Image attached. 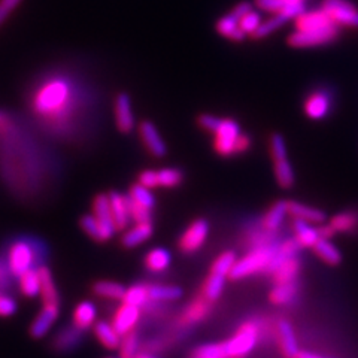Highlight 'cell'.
Masks as SVG:
<instances>
[{
    "label": "cell",
    "mask_w": 358,
    "mask_h": 358,
    "mask_svg": "<svg viewBox=\"0 0 358 358\" xmlns=\"http://www.w3.org/2000/svg\"><path fill=\"white\" fill-rule=\"evenodd\" d=\"M209 234V224L205 220H194L178 241V248L184 254H193L205 245Z\"/></svg>",
    "instance_id": "30bf717a"
},
{
    "label": "cell",
    "mask_w": 358,
    "mask_h": 358,
    "mask_svg": "<svg viewBox=\"0 0 358 358\" xmlns=\"http://www.w3.org/2000/svg\"><path fill=\"white\" fill-rule=\"evenodd\" d=\"M73 326L80 330H88L94 327L97 320V308L93 301L84 300L81 303H78L73 310Z\"/></svg>",
    "instance_id": "ffe728a7"
},
{
    "label": "cell",
    "mask_w": 358,
    "mask_h": 358,
    "mask_svg": "<svg viewBox=\"0 0 358 358\" xmlns=\"http://www.w3.org/2000/svg\"><path fill=\"white\" fill-rule=\"evenodd\" d=\"M139 318H141V308L122 301V305L117 309V312L114 313V318H112L110 322L114 324V327L121 336H124L134 330V327L138 326Z\"/></svg>",
    "instance_id": "5bb4252c"
},
{
    "label": "cell",
    "mask_w": 358,
    "mask_h": 358,
    "mask_svg": "<svg viewBox=\"0 0 358 358\" xmlns=\"http://www.w3.org/2000/svg\"><path fill=\"white\" fill-rule=\"evenodd\" d=\"M294 21H296V30H321V29L336 26L321 8L310 10V13L303 10V13L294 18Z\"/></svg>",
    "instance_id": "ac0fdd59"
},
{
    "label": "cell",
    "mask_w": 358,
    "mask_h": 358,
    "mask_svg": "<svg viewBox=\"0 0 358 358\" xmlns=\"http://www.w3.org/2000/svg\"><path fill=\"white\" fill-rule=\"evenodd\" d=\"M60 315V305H42L41 312L33 320L30 326V336L33 339H42L47 336Z\"/></svg>",
    "instance_id": "7c38bea8"
},
{
    "label": "cell",
    "mask_w": 358,
    "mask_h": 358,
    "mask_svg": "<svg viewBox=\"0 0 358 358\" xmlns=\"http://www.w3.org/2000/svg\"><path fill=\"white\" fill-rule=\"evenodd\" d=\"M93 293L106 300H122L126 293V287L115 281H97L93 285Z\"/></svg>",
    "instance_id": "1f68e13d"
},
{
    "label": "cell",
    "mask_w": 358,
    "mask_h": 358,
    "mask_svg": "<svg viewBox=\"0 0 358 358\" xmlns=\"http://www.w3.org/2000/svg\"><path fill=\"white\" fill-rule=\"evenodd\" d=\"M287 203H288V215L293 217L294 220H301L310 224H322V221L326 220V214L317 208L303 205L300 203V201H294V200H289Z\"/></svg>",
    "instance_id": "7402d4cb"
},
{
    "label": "cell",
    "mask_w": 358,
    "mask_h": 358,
    "mask_svg": "<svg viewBox=\"0 0 358 358\" xmlns=\"http://www.w3.org/2000/svg\"><path fill=\"white\" fill-rule=\"evenodd\" d=\"M148 296L152 301H172L182 296V289L176 285H151Z\"/></svg>",
    "instance_id": "8d00e7d4"
},
{
    "label": "cell",
    "mask_w": 358,
    "mask_h": 358,
    "mask_svg": "<svg viewBox=\"0 0 358 358\" xmlns=\"http://www.w3.org/2000/svg\"><path fill=\"white\" fill-rule=\"evenodd\" d=\"M259 326L255 322L248 321L242 324L233 338L226 341L229 358H245L248 355L259 341Z\"/></svg>",
    "instance_id": "5b68a950"
},
{
    "label": "cell",
    "mask_w": 358,
    "mask_h": 358,
    "mask_svg": "<svg viewBox=\"0 0 358 358\" xmlns=\"http://www.w3.org/2000/svg\"><path fill=\"white\" fill-rule=\"evenodd\" d=\"M152 222H136L134 227H130L124 236H122V245L126 248H136V246L147 242L152 236Z\"/></svg>",
    "instance_id": "603a6c76"
},
{
    "label": "cell",
    "mask_w": 358,
    "mask_h": 358,
    "mask_svg": "<svg viewBox=\"0 0 358 358\" xmlns=\"http://www.w3.org/2000/svg\"><path fill=\"white\" fill-rule=\"evenodd\" d=\"M236 254H234L233 251H226L220 254L215 262L212 263V267H210V272L212 273H218V275H222V276H230L233 267H234V263H236Z\"/></svg>",
    "instance_id": "f35d334b"
},
{
    "label": "cell",
    "mask_w": 358,
    "mask_h": 358,
    "mask_svg": "<svg viewBox=\"0 0 358 358\" xmlns=\"http://www.w3.org/2000/svg\"><path fill=\"white\" fill-rule=\"evenodd\" d=\"M72 88L63 80L45 84L36 94L35 109L41 115H59L71 103Z\"/></svg>",
    "instance_id": "6da1fadb"
},
{
    "label": "cell",
    "mask_w": 358,
    "mask_h": 358,
    "mask_svg": "<svg viewBox=\"0 0 358 358\" xmlns=\"http://www.w3.org/2000/svg\"><path fill=\"white\" fill-rule=\"evenodd\" d=\"M3 122H5V117H3V114H0V127L3 126Z\"/></svg>",
    "instance_id": "be15d7a7"
},
{
    "label": "cell",
    "mask_w": 358,
    "mask_h": 358,
    "mask_svg": "<svg viewBox=\"0 0 358 358\" xmlns=\"http://www.w3.org/2000/svg\"><path fill=\"white\" fill-rule=\"evenodd\" d=\"M129 197H130L133 201H136V203H139V205H142V206H145V208H148V209H151V210H152L154 206H155V197H154L151 189L147 188V187L141 185L139 182L134 184V185L130 188Z\"/></svg>",
    "instance_id": "b9f144b4"
},
{
    "label": "cell",
    "mask_w": 358,
    "mask_h": 358,
    "mask_svg": "<svg viewBox=\"0 0 358 358\" xmlns=\"http://www.w3.org/2000/svg\"><path fill=\"white\" fill-rule=\"evenodd\" d=\"M318 233H320V238H321V239L330 241V239L334 236L336 230L331 227V224H327V226H320V227H318Z\"/></svg>",
    "instance_id": "6f0895ef"
},
{
    "label": "cell",
    "mask_w": 358,
    "mask_h": 358,
    "mask_svg": "<svg viewBox=\"0 0 358 358\" xmlns=\"http://www.w3.org/2000/svg\"><path fill=\"white\" fill-rule=\"evenodd\" d=\"M288 215V203L285 200L281 201H276L275 205L271 206L266 212V215L263 218V229L266 231H275L279 227L282 226V222L285 220V217Z\"/></svg>",
    "instance_id": "83f0119b"
},
{
    "label": "cell",
    "mask_w": 358,
    "mask_h": 358,
    "mask_svg": "<svg viewBox=\"0 0 358 358\" xmlns=\"http://www.w3.org/2000/svg\"><path fill=\"white\" fill-rule=\"evenodd\" d=\"M36 248L26 239L15 241L8 251V271L14 276H20L35 267Z\"/></svg>",
    "instance_id": "277c9868"
},
{
    "label": "cell",
    "mask_w": 358,
    "mask_h": 358,
    "mask_svg": "<svg viewBox=\"0 0 358 358\" xmlns=\"http://www.w3.org/2000/svg\"><path fill=\"white\" fill-rule=\"evenodd\" d=\"M296 358H324V357H321L318 354H313V352H308V351H299Z\"/></svg>",
    "instance_id": "91938a15"
},
{
    "label": "cell",
    "mask_w": 358,
    "mask_h": 358,
    "mask_svg": "<svg viewBox=\"0 0 358 358\" xmlns=\"http://www.w3.org/2000/svg\"><path fill=\"white\" fill-rule=\"evenodd\" d=\"M313 250H315V254L322 262H326L330 266H338L342 260V254L338 250V246H334L327 239H320L313 246Z\"/></svg>",
    "instance_id": "836d02e7"
},
{
    "label": "cell",
    "mask_w": 358,
    "mask_h": 358,
    "mask_svg": "<svg viewBox=\"0 0 358 358\" xmlns=\"http://www.w3.org/2000/svg\"><path fill=\"white\" fill-rule=\"evenodd\" d=\"M278 341L279 348L287 358H296L299 354V345L296 339L294 329L288 321H279L278 324Z\"/></svg>",
    "instance_id": "44dd1931"
},
{
    "label": "cell",
    "mask_w": 358,
    "mask_h": 358,
    "mask_svg": "<svg viewBox=\"0 0 358 358\" xmlns=\"http://www.w3.org/2000/svg\"><path fill=\"white\" fill-rule=\"evenodd\" d=\"M294 233H296V241L299 242L300 246L303 248H313L315 243L321 239L318 227H313V224L301 221V220H294Z\"/></svg>",
    "instance_id": "f1b7e54d"
},
{
    "label": "cell",
    "mask_w": 358,
    "mask_h": 358,
    "mask_svg": "<svg viewBox=\"0 0 358 358\" xmlns=\"http://www.w3.org/2000/svg\"><path fill=\"white\" fill-rule=\"evenodd\" d=\"M333 106V93L329 88H317L308 94L303 102V110L308 118L313 121L324 120Z\"/></svg>",
    "instance_id": "ba28073f"
},
{
    "label": "cell",
    "mask_w": 358,
    "mask_h": 358,
    "mask_svg": "<svg viewBox=\"0 0 358 358\" xmlns=\"http://www.w3.org/2000/svg\"><path fill=\"white\" fill-rule=\"evenodd\" d=\"M18 288L20 293L27 299H35L41 294V278L38 267H33L18 276Z\"/></svg>",
    "instance_id": "484cf974"
},
{
    "label": "cell",
    "mask_w": 358,
    "mask_h": 358,
    "mask_svg": "<svg viewBox=\"0 0 358 358\" xmlns=\"http://www.w3.org/2000/svg\"><path fill=\"white\" fill-rule=\"evenodd\" d=\"M138 130H139V136H141L143 147L147 148V151L152 157L162 159V157L166 155L167 145H166L164 139L162 138L159 129H157L151 121H142Z\"/></svg>",
    "instance_id": "8fae6325"
},
{
    "label": "cell",
    "mask_w": 358,
    "mask_h": 358,
    "mask_svg": "<svg viewBox=\"0 0 358 358\" xmlns=\"http://www.w3.org/2000/svg\"><path fill=\"white\" fill-rule=\"evenodd\" d=\"M215 29H217V31L220 33V35H221L222 38H226V39L233 41V42H241V41H243L246 36H248V35H246V33L241 29L239 20L234 18L231 14H227V15L221 17V18L217 21Z\"/></svg>",
    "instance_id": "d4e9b609"
},
{
    "label": "cell",
    "mask_w": 358,
    "mask_h": 358,
    "mask_svg": "<svg viewBox=\"0 0 358 358\" xmlns=\"http://www.w3.org/2000/svg\"><path fill=\"white\" fill-rule=\"evenodd\" d=\"M109 203L117 230H126L131 221L129 196H122L117 192H112L109 194Z\"/></svg>",
    "instance_id": "9a60e30c"
},
{
    "label": "cell",
    "mask_w": 358,
    "mask_h": 358,
    "mask_svg": "<svg viewBox=\"0 0 358 358\" xmlns=\"http://www.w3.org/2000/svg\"><path fill=\"white\" fill-rule=\"evenodd\" d=\"M241 133V126L233 118H221L220 126L212 133L214 134V151L221 157H233Z\"/></svg>",
    "instance_id": "52a82bcc"
},
{
    "label": "cell",
    "mask_w": 358,
    "mask_h": 358,
    "mask_svg": "<svg viewBox=\"0 0 358 358\" xmlns=\"http://www.w3.org/2000/svg\"><path fill=\"white\" fill-rule=\"evenodd\" d=\"M263 22L262 20V15L257 13V10L251 9L248 10V13L243 14L241 18H239V26L241 29L246 33V35H254L255 30L260 27V24Z\"/></svg>",
    "instance_id": "ee69618b"
},
{
    "label": "cell",
    "mask_w": 358,
    "mask_h": 358,
    "mask_svg": "<svg viewBox=\"0 0 358 358\" xmlns=\"http://www.w3.org/2000/svg\"><path fill=\"white\" fill-rule=\"evenodd\" d=\"M299 242L296 239H288L284 241L281 245L276 248V255L275 259L282 260V259H289V257H296L299 251Z\"/></svg>",
    "instance_id": "c3c4849f"
},
{
    "label": "cell",
    "mask_w": 358,
    "mask_h": 358,
    "mask_svg": "<svg viewBox=\"0 0 358 358\" xmlns=\"http://www.w3.org/2000/svg\"><path fill=\"white\" fill-rule=\"evenodd\" d=\"M115 126L121 133H130L134 127V114L131 108V100L126 93H120L114 102Z\"/></svg>",
    "instance_id": "4fadbf2b"
},
{
    "label": "cell",
    "mask_w": 358,
    "mask_h": 358,
    "mask_svg": "<svg viewBox=\"0 0 358 358\" xmlns=\"http://www.w3.org/2000/svg\"><path fill=\"white\" fill-rule=\"evenodd\" d=\"M39 278H41V299L42 305H60V294L57 285L52 278L50 267L39 266L38 267Z\"/></svg>",
    "instance_id": "d6986e66"
},
{
    "label": "cell",
    "mask_w": 358,
    "mask_h": 358,
    "mask_svg": "<svg viewBox=\"0 0 358 358\" xmlns=\"http://www.w3.org/2000/svg\"><path fill=\"white\" fill-rule=\"evenodd\" d=\"M224 285H226V276L210 272V275L206 278V281L203 284V288H201V296L212 303V301L218 300L220 296L222 294Z\"/></svg>",
    "instance_id": "d6a6232c"
},
{
    "label": "cell",
    "mask_w": 358,
    "mask_h": 358,
    "mask_svg": "<svg viewBox=\"0 0 358 358\" xmlns=\"http://www.w3.org/2000/svg\"><path fill=\"white\" fill-rule=\"evenodd\" d=\"M321 9L339 29H358V8L350 0H322Z\"/></svg>",
    "instance_id": "8992f818"
},
{
    "label": "cell",
    "mask_w": 358,
    "mask_h": 358,
    "mask_svg": "<svg viewBox=\"0 0 358 358\" xmlns=\"http://www.w3.org/2000/svg\"><path fill=\"white\" fill-rule=\"evenodd\" d=\"M129 205H130V215L134 222L151 221V209L136 203V201H133L130 197H129Z\"/></svg>",
    "instance_id": "681fc988"
},
{
    "label": "cell",
    "mask_w": 358,
    "mask_h": 358,
    "mask_svg": "<svg viewBox=\"0 0 358 358\" xmlns=\"http://www.w3.org/2000/svg\"><path fill=\"white\" fill-rule=\"evenodd\" d=\"M273 173L279 187L285 189L291 188L296 182V175L288 157H279V159L273 160Z\"/></svg>",
    "instance_id": "f546056e"
},
{
    "label": "cell",
    "mask_w": 358,
    "mask_h": 358,
    "mask_svg": "<svg viewBox=\"0 0 358 358\" xmlns=\"http://www.w3.org/2000/svg\"><path fill=\"white\" fill-rule=\"evenodd\" d=\"M268 152H271L272 160L279 159V157H288L285 141L279 133H272L268 138Z\"/></svg>",
    "instance_id": "f6af8a7d"
},
{
    "label": "cell",
    "mask_w": 358,
    "mask_h": 358,
    "mask_svg": "<svg viewBox=\"0 0 358 358\" xmlns=\"http://www.w3.org/2000/svg\"><path fill=\"white\" fill-rule=\"evenodd\" d=\"M297 294V285L296 282H288V284H276V287L271 291L268 299L273 305L284 306L288 305L291 300H293Z\"/></svg>",
    "instance_id": "e575fe53"
},
{
    "label": "cell",
    "mask_w": 358,
    "mask_h": 358,
    "mask_svg": "<svg viewBox=\"0 0 358 358\" xmlns=\"http://www.w3.org/2000/svg\"><path fill=\"white\" fill-rule=\"evenodd\" d=\"M81 229L88 234L90 238L100 242V231H99V226H97V221L96 217L93 214L90 215H84L81 218Z\"/></svg>",
    "instance_id": "f907efd6"
},
{
    "label": "cell",
    "mask_w": 358,
    "mask_h": 358,
    "mask_svg": "<svg viewBox=\"0 0 358 358\" xmlns=\"http://www.w3.org/2000/svg\"><path fill=\"white\" fill-rule=\"evenodd\" d=\"M148 300H150L148 287H145V285H133L130 288H126L124 297H122L121 301H124V303H129V305L141 308L143 305H147Z\"/></svg>",
    "instance_id": "60d3db41"
},
{
    "label": "cell",
    "mask_w": 358,
    "mask_h": 358,
    "mask_svg": "<svg viewBox=\"0 0 358 358\" xmlns=\"http://www.w3.org/2000/svg\"><path fill=\"white\" fill-rule=\"evenodd\" d=\"M138 182L143 187H147L150 189H154V188H159V182H157V171H152V169H148V171H143L139 173V178H138Z\"/></svg>",
    "instance_id": "db71d44e"
},
{
    "label": "cell",
    "mask_w": 358,
    "mask_h": 358,
    "mask_svg": "<svg viewBox=\"0 0 358 358\" xmlns=\"http://www.w3.org/2000/svg\"><path fill=\"white\" fill-rule=\"evenodd\" d=\"M21 2L22 0H0V26L10 17Z\"/></svg>",
    "instance_id": "f5cc1de1"
},
{
    "label": "cell",
    "mask_w": 358,
    "mask_h": 358,
    "mask_svg": "<svg viewBox=\"0 0 358 358\" xmlns=\"http://www.w3.org/2000/svg\"><path fill=\"white\" fill-rule=\"evenodd\" d=\"M94 334L97 341L103 345L106 350H117L120 348L122 336L117 331L114 324L108 321H99L94 324Z\"/></svg>",
    "instance_id": "cb8c5ba5"
},
{
    "label": "cell",
    "mask_w": 358,
    "mask_h": 358,
    "mask_svg": "<svg viewBox=\"0 0 358 358\" xmlns=\"http://www.w3.org/2000/svg\"><path fill=\"white\" fill-rule=\"evenodd\" d=\"M275 255H276V248H273V246L271 245L259 246V248H255L254 251L243 255L242 259L236 260L233 271L230 273V278L243 279L264 271L268 272L275 260Z\"/></svg>",
    "instance_id": "7a4b0ae2"
},
{
    "label": "cell",
    "mask_w": 358,
    "mask_h": 358,
    "mask_svg": "<svg viewBox=\"0 0 358 358\" xmlns=\"http://www.w3.org/2000/svg\"><path fill=\"white\" fill-rule=\"evenodd\" d=\"M8 282V271L0 264V288H2Z\"/></svg>",
    "instance_id": "680465c9"
},
{
    "label": "cell",
    "mask_w": 358,
    "mask_h": 358,
    "mask_svg": "<svg viewBox=\"0 0 358 358\" xmlns=\"http://www.w3.org/2000/svg\"><path fill=\"white\" fill-rule=\"evenodd\" d=\"M341 35V29L338 26H331L321 30H296L291 33L287 39V43L291 48H315L329 45L334 42Z\"/></svg>",
    "instance_id": "3957f363"
},
{
    "label": "cell",
    "mask_w": 358,
    "mask_h": 358,
    "mask_svg": "<svg viewBox=\"0 0 358 358\" xmlns=\"http://www.w3.org/2000/svg\"><path fill=\"white\" fill-rule=\"evenodd\" d=\"M17 310H18L17 300L5 294L3 291H0V317L2 318L13 317V315H15Z\"/></svg>",
    "instance_id": "7dc6e473"
},
{
    "label": "cell",
    "mask_w": 358,
    "mask_h": 358,
    "mask_svg": "<svg viewBox=\"0 0 358 358\" xmlns=\"http://www.w3.org/2000/svg\"><path fill=\"white\" fill-rule=\"evenodd\" d=\"M289 5H305V0H285Z\"/></svg>",
    "instance_id": "94428289"
},
{
    "label": "cell",
    "mask_w": 358,
    "mask_h": 358,
    "mask_svg": "<svg viewBox=\"0 0 358 358\" xmlns=\"http://www.w3.org/2000/svg\"><path fill=\"white\" fill-rule=\"evenodd\" d=\"M299 271H300V264L297 259L296 257H289V259H282V260L275 259L268 272L272 273L273 281L276 284H288V282H296Z\"/></svg>",
    "instance_id": "e0dca14e"
},
{
    "label": "cell",
    "mask_w": 358,
    "mask_h": 358,
    "mask_svg": "<svg viewBox=\"0 0 358 358\" xmlns=\"http://www.w3.org/2000/svg\"><path fill=\"white\" fill-rule=\"evenodd\" d=\"M138 348H139V338L133 330L121 338L120 357L121 358H134L138 355Z\"/></svg>",
    "instance_id": "7bdbcfd3"
},
{
    "label": "cell",
    "mask_w": 358,
    "mask_h": 358,
    "mask_svg": "<svg viewBox=\"0 0 358 358\" xmlns=\"http://www.w3.org/2000/svg\"><path fill=\"white\" fill-rule=\"evenodd\" d=\"M210 313V301L206 300L203 296L197 297L193 303H189L184 312L179 317V326L189 327L194 326V324L203 321L209 317Z\"/></svg>",
    "instance_id": "2e32d148"
},
{
    "label": "cell",
    "mask_w": 358,
    "mask_h": 358,
    "mask_svg": "<svg viewBox=\"0 0 358 358\" xmlns=\"http://www.w3.org/2000/svg\"><path fill=\"white\" fill-rule=\"evenodd\" d=\"M193 358H229L226 342L201 345L193 351Z\"/></svg>",
    "instance_id": "ab89813d"
},
{
    "label": "cell",
    "mask_w": 358,
    "mask_h": 358,
    "mask_svg": "<svg viewBox=\"0 0 358 358\" xmlns=\"http://www.w3.org/2000/svg\"><path fill=\"white\" fill-rule=\"evenodd\" d=\"M252 9V5L250 2H239L238 5H234V8L230 10V14L234 17V18H241L243 14L248 13V10Z\"/></svg>",
    "instance_id": "9f6ffc18"
},
{
    "label": "cell",
    "mask_w": 358,
    "mask_h": 358,
    "mask_svg": "<svg viewBox=\"0 0 358 358\" xmlns=\"http://www.w3.org/2000/svg\"><path fill=\"white\" fill-rule=\"evenodd\" d=\"M134 358H154L152 355H148V354H138Z\"/></svg>",
    "instance_id": "6125c7cd"
},
{
    "label": "cell",
    "mask_w": 358,
    "mask_h": 358,
    "mask_svg": "<svg viewBox=\"0 0 358 358\" xmlns=\"http://www.w3.org/2000/svg\"><path fill=\"white\" fill-rule=\"evenodd\" d=\"M289 3H287L285 0H255V6L259 8L263 13L268 14H279L282 10L287 9Z\"/></svg>",
    "instance_id": "bcb514c9"
},
{
    "label": "cell",
    "mask_w": 358,
    "mask_h": 358,
    "mask_svg": "<svg viewBox=\"0 0 358 358\" xmlns=\"http://www.w3.org/2000/svg\"><path fill=\"white\" fill-rule=\"evenodd\" d=\"M81 339H83V330L76 329L75 326L64 327L62 331L57 333V336H55L52 345L59 352H66L80 345Z\"/></svg>",
    "instance_id": "4316f807"
},
{
    "label": "cell",
    "mask_w": 358,
    "mask_h": 358,
    "mask_svg": "<svg viewBox=\"0 0 358 358\" xmlns=\"http://www.w3.org/2000/svg\"><path fill=\"white\" fill-rule=\"evenodd\" d=\"M220 122H221V118L212 115V114H200L197 117V126L201 130L209 131V133H214L217 130V127L220 126Z\"/></svg>",
    "instance_id": "816d5d0a"
},
{
    "label": "cell",
    "mask_w": 358,
    "mask_h": 358,
    "mask_svg": "<svg viewBox=\"0 0 358 358\" xmlns=\"http://www.w3.org/2000/svg\"><path fill=\"white\" fill-rule=\"evenodd\" d=\"M331 227L336 230V233H350L358 229V214L352 210L341 212V214L334 215L330 221Z\"/></svg>",
    "instance_id": "d590c367"
},
{
    "label": "cell",
    "mask_w": 358,
    "mask_h": 358,
    "mask_svg": "<svg viewBox=\"0 0 358 358\" xmlns=\"http://www.w3.org/2000/svg\"><path fill=\"white\" fill-rule=\"evenodd\" d=\"M171 252L164 248H154L145 255V267L152 273H162L171 266Z\"/></svg>",
    "instance_id": "4dcf8cb0"
},
{
    "label": "cell",
    "mask_w": 358,
    "mask_h": 358,
    "mask_svg": "<svg viewBox=\"0 0 358 358\" xmlns=\"http://www.w3.org/2000/svg\"><path fill=\"white\" fill-rule=\"evenodd\" d=\"M93 215L96 217L99 231H100V242H106L114 236L117 227L114 218H112L109 194H97L93 200Z\"/></svg>",
    "instance_id": "9c48e42d"
},
{
    "label": "cell",
    "mask_w": 358,
    "mask_h": 358,
    "mask_svg": "<svg viewBox=\"0 0 358 358\" xmlns=\"http://www.w3.org/2000/svg\"><path fill=\"white\" fill-rule=\"evenodd\" d=\"M251 145H252V141L248 134L241 133V136L238 138V142H236V148H234V155H241V154H245L246 151H250Z\"/></svg>",
    "instance_id": "11a10c76"
},
{
    "label": "cell",
    "mask_w": 358,
    "mask_h": 358,
    "mask_svg": "<svg viewBox=\"0 0 358 358\" xmlns=\"http://www.w3.org/2000/svg\"><path fill=\"white\" fill-rule=\"evenodd\" d=\"M184 173L175 167H164V169L157 171V182L162 188H175L181 185Z\"/></svg>",
    "instance_id": "74e56055"
}]
</instances>
